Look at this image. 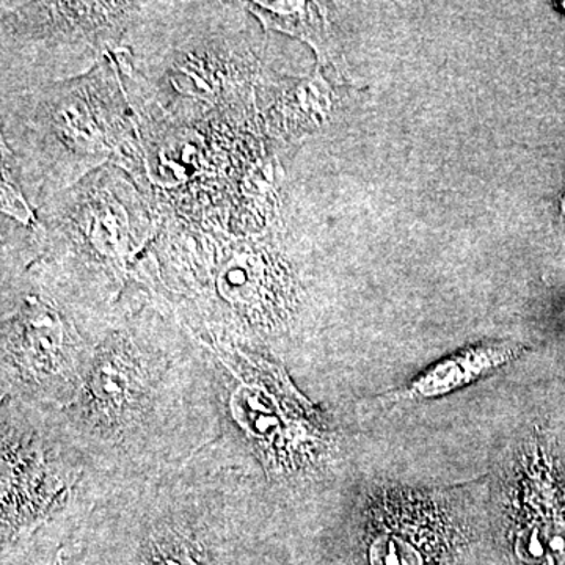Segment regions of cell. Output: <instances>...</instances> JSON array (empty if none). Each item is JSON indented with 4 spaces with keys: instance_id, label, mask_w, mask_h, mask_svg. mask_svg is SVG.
Segmentation results:
<instances>
[{
    "instance_id": "9c48e42d",
    "label": "cell",
    "mask_w": 565,
    "mask_h": 565,
    "mask_svg": "<svg viewBox=\"0 0 565 565\" xmlns=\"http://www.w3.org/2000/svg\"><path fill=\"white\" fill-rule=\"evenodd\" d=\"M9 170V167H6V163L2 162L3 212L13 215V217H17L18 221L22 223H29L31 218L33 221L31 211L28 210V204H25L24 199H22L20 189L14 188Z\"/></svg>"
},
{
    "instance_id": "5b68a950",
    "label": "cell",
    "mask_w": 565,
    "mask_h": 565,
    "mask_svg": "<svg viewBox=\"0 0 565 565\" xmlns=\"http://www.w3.org/2000/svg\"><path fill=\"white\" fill-rule=\"evenodd\" d=\"M118 311L74 281L3 291L0 399L61 411Z\"/></svg>"
},
{
    "instance_id": "7a4b0ae2",
    "label": "cell",
    "mask_w": 565,
    "mask_h": 565,
    "mask_svg": "<svg viewBox=\"0 0 565 565\" xmlns=\"http://www.w3.org/2000/svg\"><path fill=\"white\" fill-rule=\"evenodd\" d=\"M273 512L215 441L188 462L111 484L63 565H263Z\"/></svg>"
},
{
    "instance_id": "277c9868",
    "label": "cell",
    "mask_w": 565,
    "mask_h": 565,
    "mask_svg": "<svg viewBox=\"0 0 565 565\" xmlns=\"http://www.w3.org/2000/svg\"><path fill=\"white\" fill-rule=\"evenodd\" d=\"M2 565H54L114 481L71 441L57 412L0 399Z\"/></svg>"
},
{
    "instance_id": "52a82bcc",
    "label": "cell",
    "mask_w": 565,
    "mask_h": 565,
    "mask_svg": "<svg viewBox=\"0 0 565 565\" xmlns=\"http://www.w3.org/2000/svg\"><path fill=\"white\" fill-rule=\"evenodd\" d=\"M525 352L514 341H484L434 363L416 375L405 388L393 394L394 401H427L459 392L489 377Z\"/></svg>"
},
{
    "instance_id": "30bf717a",
    "label": "cell",
    "mask_w": 565,
    "mask_h": 565,
    "mask_svg": "<svg viewBox=\"0 0 565 565\" xmlns=\"http://www.w3.org/2000/svg\"><path fill=\"white\" fill-rule=\"evenodd\" d=\"M561 212H563V215L565 217V192L563 195V200H561Z\"/></svg>"
},
{
    "instance_id": "8992f818",
    "label": "cell",
    "mask_w": 565,
    "mask_h": 565,
    "mask_svg": "<svg viewBox=\"0 0 565 565\" xmlns=\"http://www.w3.org/2000/svg\"><path fill=\"white\" fill-rule=\"evenodd\" d=\"M349 526L370 565H440L465 534L448 493L384 484L356 493Z\"/></svg>"
},
{
    "instance_id": "8fae6325",
    "label": "cell",
    "mask_w": 565,
    "mask_h": 565,
    "mask_svg": "<svg viewBox=\"0 0 565 565\" xmlns=\"http://www.w3.org/2000/svg\"><path fill=\"white\" fill-rule=\"evenodd\" d=\"M561 6H563V9H565V2L561 3Z\"/></svg>"
},
{
    "instance_id": "ba28073f",
    "label": "cell",
    "mask_w": 565,
    "mask_h": 565,
    "mask_svg": "<svg viewBox=\"0 0 565 565\" xmlns=\"http://www.w3.org/2000/svg\"><path fill=\"white\" fill-rule=\"evenodd\" d=\"M247 9L267 31H277L310 44L321 65H333L340 73L348 66L334 43L326 9L318 2H250Z\"/></svg>"
},
{
    "instance_id": "7c38bea8",
    "label": "cell",
    "mask_w": 565,
    "mask_h": 565,
    "mask_svg": "<svg viewBox=\"0 0 565 565\" xmlns=\"http://www.w3.org/2000/svg\"><path fill=\"white\" fill-rule=\"evenodd\" d=\"M54 565H63V564L61 563V561H58V563H57V564H54Z\"/></svg>"
},
{
    "instance_id": "6da1fadb",
    "label": "cell",
    "mask_w": 565,
    "mask_h": 565,
    "mask_svg": "<svg viewBox=\"0 0 565 565\" xmlns=\"http://www.w3.org/2000/svg\"><path fill=\"white\" fill-rule=\"evenodd\" d=\"M172 311L118 313L58 419L110 481L188 462L221 437L214 364Z\"/></svg>"
},
{
    "instance_id": "3957f363",
    "label": "cell",
    "mask_w": 565,
    "mask_h": 565,
    "mask_svg": "<svg viewBox=\"0 0 565 565\" xmlns=\"http://www.w3.org/2000/svg\"><path fill=\"white\" fill-rule=\"evenodd\" d=\"M200 343L214 364L217 441L262 487L277 526L286 514H302L343 473L340 424L302 392L285 364L230 344Z\"/></svg>"
}]
</instances>
